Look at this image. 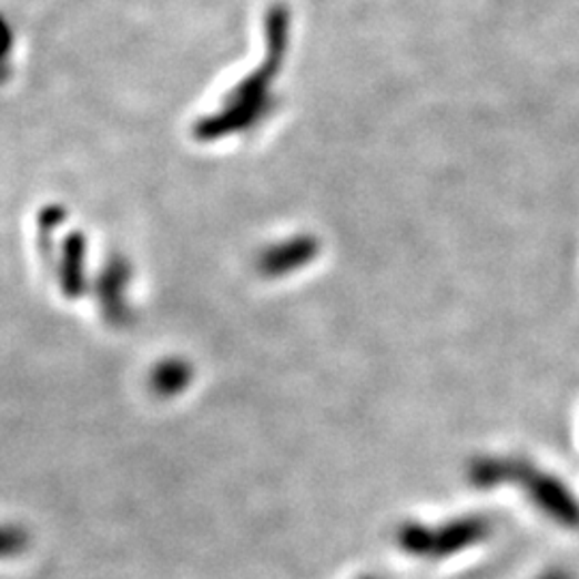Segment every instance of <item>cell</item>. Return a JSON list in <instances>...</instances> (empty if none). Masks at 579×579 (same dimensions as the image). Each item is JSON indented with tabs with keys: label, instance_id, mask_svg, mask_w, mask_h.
Returning a JSON list of instances; mask_svg holds the SVG:
<instances>
[{
	"label": "cell",
	"instance_id": "cell-1",
	"mask_svg": "<svg viewBox=\"0 0 579 579\" xmlns=\"http://www.w3.org/2000/svg\"><path fill=\"white\" fill-rule=\"evenodd\" d=\"M468 481L479 489L517 485L539 514L567 530H579V500L558 477L517 457H477L468 466Z\"/></svg>",
	"mask_w": 579,
	"mask_h": 579
},
{
	"label": "cell",
	"instance_id": "cell-2",
	"mask_svg": "<svg viewBox=\"0 0 579 579\" xmlns=\"http://www.w3.org/2000/svg\"><path fill=\"white\" fill-rule=\"evenodd\" d=\"M494 524L487 515H461L449 521L427 526L408 521L397 530V546L420 560H445L487 541Z\"/></svg>",
	"mask_w": 579,
	"mask_h": 579
},
{
	"label": "cell",
	"instance_id": "cell-3",
	"mask_svg": "<svg viewBox=\"0 0 579 579\" xmlns=\"http://www.w3.org/2000/svg\"><path fill=\"white\" fill-rule=\"evenodd\" d=\"M105 271L108 273L101 280V303H103V309L110 316V321L121 322L123 321V312H125L123 286H125V280H128V273H125L128 268H123L119 262H114Z\"/></svg>",
	"mask_w": 579,
	"mask_h": 579
},
{
	"label": "cell",
	"instance_id": "cell-4",
	"mask_svg": "<svg viewBox=\"0 0 579 579\" xmlns=\"http://www.w3.org/2000/svg\"><path fill=\"white\" fill-rule=\"evenodd\" d=\"M82 262H84V241L80 234L71 236L64 245L63 252V290L67 296H78L84 286V275H82Z\"/></svg>",
	"mask_w": 579,
	"mask_h": 579
},
{
	"label": "cell",
	"instance_id": "cell-5",
	"mask_svg": "<svg viewBox=\"0 0 579 579\" xmlns=\"http://www.w3.org/2000/svg\"><path fill=\"white\" fill-rule=\"evenodd\" d=\"M190 367L181 360H167L153 374V388L160 395H174L190 383Z\"/></svg>",
	"mask_w": 579,
	"mask_h": 579
},
{
	"label": "cell",
	"instance_id": "cell-6",
	"mask_svg": "<svg viewBox=\"0 0 579 579\" xmlns=\"http://www.w3.org/2000/svg\"><path fill=\"white\" fill-rule=\"evenodd\" d=\"M24 546H27V532L24 530L13 528V526L0 528V558L22 551Z\"/></svg>",
	"mask_w": 579,
	"mask_h": 579
},
{
	"label": "cell",
	"instance_id": "cell-7",
	"mask_svg": "<svg viewBox=\"0 0 579 579\" xmlns=\"http://www.w3.org/2000/svg\"><path fill=\"white\" fill-rule=\"evenodd\" d=\"M9 50H11V34H9L7 22L0 18V67H2V61H7Z\"/></svg>",
	"mask_w": 579,
	"mask_h": 579
},
{
	"label": "cell",
	"instance_id": "cell-8",
	"mask_svg": "<svg viewBox=\"0 0 579 579\" xmlns=\"http://www.w3.org/2000/svg\"><path fill=\"white\" fill-rule=\"evenodd\" d=\"M537 579H576L573 573H569L567 569H549L544 576H539Z\"/></svg>",
	"mask_w": 579,
	"mask_h": 579
},
{
	"label": "cell",
	"instance_id": "cell-9",
	"mask_svg": "<svg viewBox=\"0 0 579 579\" xmlns=\"http://www.w3.org/2000/svg\"><path fill=\"white\" fill-rule=\"evenodd\" d=\"M360 579H378V578H374V576H365V578H360Z\"/></svg>",
	"mask_w": 579,
	"mask_h": 579
}]
</instances>
